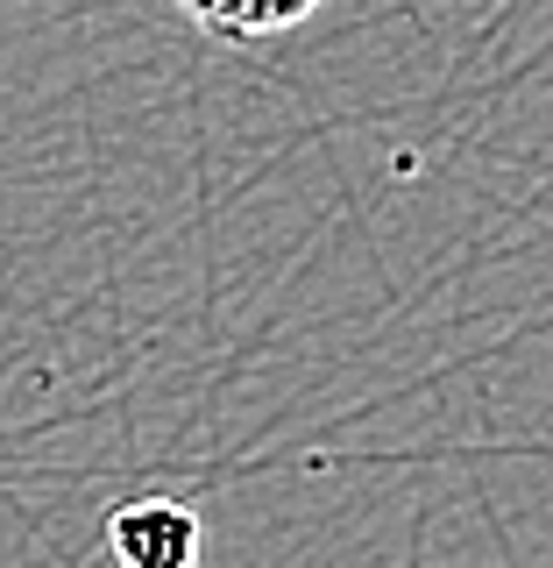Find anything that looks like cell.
<instances>
[{
    "mask_svg": "<svg viewBox=\"0 0 553 568\" xmlns=\"http://www.w3.org/2000/svg\"><path fill=\"white\" fill-rule=\"evenodd\" d=\"M106 547L121 568H199L206 526L185 497H121L106 511Z\"/></svg>",
    "mask_w": 553,
    "mask_h": 568,
    "instance_id": "obj_1",
    "label": "cell"
},
{
    "mask_svg": "<svg viewBox=\"0 0 553 568\" xmlns=\"http://www.w3.org/2000/svg\"><path fill=\"white\" fill-rule=\"evenodd\" d=\"M327 0H177L192 29H206L213 43H263V36L306 29Z\"/></svg>",
    "mask_w": 553,
    "mask_h": 568,
    "instance_id": "obj_2",
    "label": "cell"
}]
</instances>
